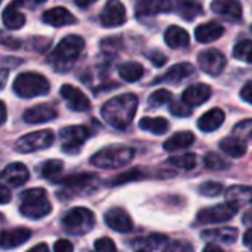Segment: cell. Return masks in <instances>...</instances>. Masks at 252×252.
<instances>
[{
	"instance_id": "1",
	"label": "cell",
	"mask_w": 252,
	"mask_h": 252,
	"mask_svg": "<svg viewBox=\"0 0 252 252\" xmlns=\"http://www.w3.org/2000/svg\"><path fill=\"white\" fill-rule=\"evenodd\" d=\"M137 105H139L137 96L133 93H126L109 99L102 106L100 114L102 118L114 128L126 130L131 124L137 112Z\"/></svg>"
},
{
	"instance_id": "2",
	"label": "cell",
	"mask_w": 252,
	"mask_h": 252,
	"mask_svg": "<svg viewBox=\"0 0 252 252\" xmlns=\"http://www.w3.org/2000/svg\"><path fill=\"white\" fill-rule=\"evenodd\" d=\"M84 40L80 35H66L63 37L59 44L55 47V50L50 53L49 56V63L58 71V72H65L68 71L75 61L78 59V56L81 55L83 49H84Z\"/></svg>"
},
{
	"instance_id": "3",
	"label": "cell",
	"mask_w": 252,
	"mask_h": 252,
	"mask_svg": "<svg viewBox=\"0 0 252 252\" xmlns=\"http://www.w3.org/2000/svg\"><path fill=\"white\" fill-rule=\"evenodd\" d=\"M19 211L24 217L30 220H40L50 214L52 205L47 193L41 188H31L21 193Z\"/></svg>"
},
{
	"instance_id": "4",
	"label": "cell",
	"mask_w": 252,
	"mask_h": 252,
	"mask_svg": "<svg viewBox=\"0 0 252 252\" xmlns=\"http://www.w3.org/2000/svg\"><path fill=\"white\" fill-rule=\"evenodd\" d=\"M134 158V149L128 146H108L90 158V162L99 168L114 170L130 164Z\"/></svg>"
},
{
	"instance_id": "5",
	"label": "cell",
	"mask_w": 252,
	"mask_h": 252,
	"mask_svg": "<svg viewBox=\"0 0 252 252\" xmlns=\"http://www.w3.org/2000/svg\"><path fill=\"white\" fill-rule=\"evenodd\" d=\"M50 90L49 80L37 72H22L13 81V92L19 97H37L44 96Z\"/></svg>"
},
{
	"instance_id": "6",
	"label": "cell",
	"mask_w": 252,
	"mask_h": 252,
	"mask_svg": "<svg viewBox=\"0 0 252 252\" xmlns=\"http://www.w3.org/2000/svg\"><path fill=\"white\" fill-rule=\"evenodd\" d=\"M94 223H96L94 214L89 208H83V207H75L69 210L62 219L63 229L68 233L77 236L89 233L94 227Z\"/></svg>"
},
{
	"instance_id": "7",
	"label": "cell",
	"mask_w": 252,
	"mask_h": 252,
	"mask_svg": "<svg viewBox=\"0 0 252 252\" xmlns=\"http://www.w3.org/2000/svg\"><path fill=\"white\" fill-rule=\"evenodd\" d=\"M63 186L69 195H89L94 192L99 186V179L96 174L86 173V174H75V176H68L62 180H56Z\"/></svg>"
},
{
	"instance_id": "8",
	"label": "cell",
	"mask_w": 252,
	"mask_h": 252,
	"mask_svg": "<svg viewBox=\"0 0 252 252\" xmlns=\"http://www.w3.org/2000/svg\"><path fill=\"white\" fill-rule=\"evenodd\" d=\"M53 140H55V134L52 130L34 131V133L25 134L21 139H18V142L15 143V151H18L21 154H30L34 151H41V149L52 146Z\"/></svg>"
},
{
	"instance_id": "9",
	"label": "cell",
	"mask_w": 252,
	"mask_h": 252,
	"mask_svg": "<svg viewBox=\"0 0 252 252\" xmlns=\"http://www.w3.org/2000/svg\"><path fill=\"white\" fill-rule=\"evenodd\" d=\"M90 136L92 130L84 126L65 127L59 134V139L62 142V151L66 154H77Z\"/></svg>"
},
{
	"instance_id": "10",
	"label": "cell",
	"mask_w": 252,
	"mask_h": 252,
	"mask_svg": "<svg viewBox=\"0 0 252 252\" xmlns=\"http://www.w3.org/2000/svg\"><path fill=\"white\" fill-rule=\"evenodd\" d=\"M238 213V208L224 202L216 207L204 208L198 213L196 221L199 224H217V223H224L233 219Z\"/></svg>"
},
{
	"instance_id": "11",
	"label": "cell",
	"mask_w": 252,
	"mask_h": 252,
	"mask_svg": "<svg viewBox=\"0 0 252 252\" xmlns=\"http://www.w3.org/2000/svg\"><path fill=\"white\" fill-rule=\"evenodd\" d=\"M198 63L205 74L216 77L223 72V69L227 65V61L226 56L217 49H207L198 55Z\"/></svg>"
},
{
	"instance_id": "12",
	"label": "cell",
	"mask_w": 252,
	"mask_h": 252,
	"mask_svg": "<svg viewBox=\"0 0 252 252\" xmlns=\"http://www.w3.org/2000/svg\"><path fill=\"white\" fill-rule=\"evenodd\" d=\"M126 19H127L126 7L121 1H117V0L108 1L100 13V22L106 28H114V27L123 25L126 22Z\"/></svg>"
},
{
	"instance_id": "13",
	"label": "cell",
	"mask_w": 252,
	"mask_h": 252,
	"mask_svg": "<svg viewBox=\"0 0 252 252\" xmlns=\"http://www.w3.org/2000/svg\"><path fill=\"white\" fill-rule=\"evenodd\" d=\"M61 96L68 102V106L75 112H83L90 109V100L89 97L77 87L71 84H63L61 87Z\"/></svg>"
},
{
	"instance_id": "14",
	"label": "cell",
	"mask_w": 252,
	"mask_h": 252,
	"mask_svg": "<svg viewBox=\"0 0 252 252\" xmlns=\"http://www.w3.org/2000/svg\"><path fill=\"white\" fill-rule=\"evenodd\" d=\"M30 173L27 170V167L22 162H13L9 164L1 173H0V182L6 183L7 186L12 188H19L24 183L28 182Z\"/></svg>"
},
{
	"instance_id": "15",
	"label": "cell",
	"mask_w": 252,
	"mask_h": 252,
	"mask_svg": "<svg viewBox=\"0 0 252 252\" xmlns=\"http://www.w3.org/2000/svg\"><path fill=\"white\" fill-rule=\"evenodd\" d=\"M105 223L115 232L128 233L133 230V220L123 208H111L105 214Z\"/></svg>"
},
{
	"instance_id": "16",
	"label": "cell",
	"mask_w": 252,
	"mask_h": 252,
	"mask_svg": "<svg viewBox=\"0 0 252 252\" xmlns=\"http://www.w3.org/2000/svg\"><path fill=\"white\" fill-rule=\"evenodd\" d=\"M211 96V87L207 86V84H202V83H198V84H192L189 86L183 94H182V102L185 105H188L189 108L190 106H199L202 103H205Z\"/></svg>"
},
{
	"instance_id": "17",
	"label": "cell",
	"mask_w": 252,
	"mask_h": 252,
	"mask_svg": "<svg viewBox=\"0 0 252 252\" xmlns=\"http://www.w3.org/2000/svg\"><path fill=\"white\" fill-rule=\"evenodd\" d=\"M58 117V111L46 103L41 105H35L30 109H27L24 112V121L28 124H41V123H47L52 121Z\"/></svg>"
},
{
	"instance_id": "18",
	"label": "cell",
	"mask_w": 252,
	"mask_h": 252,
	"mask_svg": "<svg viewBox=\"0 0 252 252\" xmlns=\"http://www.w3.org/2000/svg\"><path fill=\"white\" fill-rule=\"evenodd\" d=\"M193 72H195L193 65H190L188 62L176 63L164 75H161L159 78L154 80V84H157V83H173V84H179L180 81L189 78Z\"/></svg>"
},
{
	"instance_id": "19",
	"label": "cell",
	"mask_w": 252,
	"mask_h": 252,
	"mask_svg": "<svg viewBox=\"0 0 252 252\" xmlns=\"http://www.w3.org/2000/svg\"><path fill=\"white\" fill-rule=\"evenodd\" d=\"M31 236V230L25 227H18V229H9V230H1L0 232V248L3 250H10L22 245L27 242Z\"/></svg>"
},
{
	"instance_id": "20",
	"label": "cell",
	"mask_w": 252,
	"mask_h": 252,
	"mask_svg": "<svg viewBox=\"0 0 252 252\" xmlns=\"http://www.w3.org/2000/svg\"><path fill=\"white\" fill-rule=\"evenodd\" d=\"M41 19L52 27H65L77 22V18L65 7H52L43 13Z\"/></svg>"
},
{
	"instance_id": "21",
	"label": "cell",
	"mask_w": 252,
	"mask_h": 252,
	"mask_svg": "<svg viewBox=\"0 0 252 252\" xmlns=\"http://www.w3.org/2000/svg\"><path fill=\"white\" fill-rule=\"evenodd\" d=\"M226 201L227 204L236 207L252 205V186H232L226 190Z\"/></svg>"
},
{
	"instance_id": "22",
	"label": "cell",
	"mask_w": 252,
	"mask_h": 252,
	"mask_svg": "<svg viewBox=\"0 0 252 252\" xmlns=\"http://www.w3.org/2000/svg\"><path fill=\"white\" fill-rule=\"evenodd\" d=\"M224 32V27L216 21H210L207 24H201L195 30V38L199 43H211L220 38Z\"/></svg>"
},
{
	"instance_id": "23",
	"label": "cell",
	"mask_w": 252,
	"mask_h": 252,
	"mask_svg": "<svg viewBox=\"0 0 252 252\" xmlns=\"http://www.w3.org/2000/svg\"><path fill=\"white\" fill-rule=\"evenodd\" d=\"M224 118L226 115L220 108H213L198 120V128L205 133L216 131L219 127H221V124L224 123Z\"/></svg>"
},
{
	"instance_id": "24",
	"label": "cell",
	"mask_w": 252,
	"mask_h": 252,
	"mask_svg": "<svg viewBox=\"0 0 252 252\" xmlns=\"http://www.w3.org/2000/svg\"><path fill=\"white\" fill-rule=\"evenodd\" d=\"M164 40L165 43L171 47V49H180V47H186L190 43V37L188 34L186 30H183L179 25H171L167 28L165 34H164Z\"/></svg>"
},
{
	"instance_id": "25",
	"label": "cell",
	"mask_w": 252,
	"mask_h": 252,
	"mask_svg": "<svg viewBox=\"0 0 252 252\" xmlns=\"http://www.w3.org/2000/svg\"><path fill=\"white\" fill-rule=\"evenodd\" d=\"M18 4L19 3H10L3 10L1 19L4 27L9 30H19L25 24V15L21 10H18Z\"/></svg>"
},
{
	"instance_id": "26",
	"label": "cell",
	"mask_w": 252,
	"mask_h": 252,
	"mask_svg": "<svg viewBox=\"0 0 252 252\" xmlns=\"http://www.w3.org/2000/svg\"><path fill=\"white\" fill-rule=\"evenodd\" d=\"M239 236L238 229L235 227H219L202 232V238L207 241H217L221 244H235Z\"/></svg>"
},
{
	"instance_id": "27",
	"label": "cell",
	"mask_w": 252,
	"mask_h": 252,
	"mask_svg": "<svg viewBox=\"0 0 252 252\" xmlns=\"http://www.w3.org/2000/svg\"><path fill=\"white\" fill-rule=\"evenodd\" d=\"M195 142V134L192 131H179L165 140L164 149L167 152H176L183 148H189Z\"/></svg>"
},
{
	"instance_id": "28",
	"label": "cell",
	"mask_w": 252,
	"mask_h": 252,
	"mask_svg": "<svg viewBox=\"0 0 252 252\" xmlns=\"http://www.w3.org/2000/svg\"><path fill=\"white\" fill-rule=\"evenodd\" d=\"M211 9L216 13L229 16V18H241L242 16V6L239 1L235 0H216L211 3Z\"/></svg>"
},
{
	"instance_id": "29",
	"label": "cell",
	"mask_w": 252,
	"mask_h": 252,
	"mask_svg": "<svg viewBox=\"0 0 252 252\" xmlns=\"http://www.w3.org/2000/svg\"><path fill=\"white\" fill-rule=\"evenodd\" d=\"M220 149L232 158H241L247 154L248 146L244 140L232 136V137H224L220 142Z\"/></svg>"
},
{
	"instance_id": "30",
	"label": "cell",
	"mask_w": 252,
	"mask_h": 252,
	"mask_svg": "<svg viewBox=\"0 0 252 252\" xmlns=\"http://www.w3.org/2000/svg\"><path fill=\"white\" fill-rule=\"evenodd\" d=\"M139 127L142 130H146L149 133H154L157 136H161V134H165L170 128V123L162 118V117H145L140 120L139 123Z\"/></svg>"
},
{
	"instance_id": "31",
	"label": "cell",
	"mask_w": 252,
	"mask_h": 252,
	"mask_svg": "<svg viewBox=\"0 0 252 252\" xmlns=\"http://www.w3.org/2000/svg\"><path fill=\"white\" fill-rule=\"evenodd\" d=\"M173 6L174 4L170 1H140L136 4V12H137V16L154 15L159 12H167L173 9Z\"/></svg>"
},
{
	"instance_id": "32",
	"label": "cell",
	"mask_w": 252,
	"mask_h": 252,
	"mask_svg": "<svg viewBox=\"0 0 252 252\" xmlns=\"http://www.w3.org/2000/svg\"><path fill=\"white\" fill-rule=\"evenodd\" d=\"M145 74V68L139 62H126L120 66V77L124 81L134 83L139 81Z\"/></svg>"
},
{
	"instance_id": "33",
	"label": "cell",
	"mask_w": 252,
	"mask_h": 252,
	"mask_svg": "<svg viewBox=\"0 0 252 252\" xmlns=\"http://www.w3.org/2000/svg\"><path fill=\"white\" fill-rule=\"evenodd\" d=\"M168 239L164 235H151L148 239L142 241L136 248V252H155L167 245Z\"/></svg>"
},
{
	"instance_id": "34",
	"label": "cell",
	"mask_w": 252,
	"mask_h": 252,
	"mask_svg": "<svg viewBox=\"0 0 252 252\" xmlns=\"http://www.w3.org/2000/svg\"><path fill=\"white\" fill-rule=\"evenodd\" d=\"M167 164L180 170H193L196 167V155L195 154H185V155H177L171 157L167 159Z\"/></svg>"
},
{
	"instance_id": "35",
	"label": "cell",
	"mask_w": 252,
	"mask_h": 252,
	"mask_svg": "<svg viewBox=\"0 0 252 252\" xmlns=\"http://www.w3.org/2000/svg\"><path fill=\"white\" fill-rule=\"evenodd\" d=\"M180 16H183L188 21L195 19L196 16L202 15V6L196 1H180L176 4Z\"/></svg>"
},
{
	"instance_id": "36",
	"label": "cell",
	"mask_w": 252,
	"mask_h": 252,
	"mask_svg": "<svg viewBox=\"0 0 252 252\" xmlns=\"http://www.w3.org/2000/svg\"><path fill=\"white\" fill-rule=\"evenodd\" d=\"M62 171H63V162L59 159H49L43 162L41 165V176L53 182H55V177H58Z\"/></svg>"
},
{
	"instance_id": "37",
	"label": "cell",
	"mask_w": 252,
	"mask_h": 252,
	"mask_svg": "<svg viewBox=\"0 0 252 252\" xmlns=\"http://www.w3.org/2000/svg\"><path fill=\"white\" fill-rule=\"evenodd\" d=\"M233 56L239 61L252 63V40H242L233 49Z\"/></svg>"
},
{
	"instance_id": "38",
	"label": "cell",
	"mask_w": 252,
	"mask_h": 252,
	"mask_svg": "<svg viewBox=\"0 0 252 252\" xmlns=\"http://www.w3.org/2000/svg\"><path fill=\"white\" fill-rule=\"evenodd\" d=\"M233 134H235V137L244 140L245 143H248V142L252 143V118L238 123L233 128Z\"/></svg>"
},
{
	"instance_id": "39",
	"label": "cell",
	"mask_w": 252,
	"mask_h": 252,
	"mask_svg": "<svg viewBox=\"0 0 252 252\" xmlns=\"http://www.w3.org/2000/svg\"><path fill=\"white\" fill-rule=\"evenodd\" d=\"M171 99H173V94H171L168 90H165V89H159V90L154 92V93L149 96L148 103H149V106H151V108H158V106H162V105H165V103L171 102Z\"/></svg>"
},
{
	"instance_id": "40",
	"label": "cell",
	"mask_w": 252,
	"mask_h": 252,
	"mask_svg": "<svg viewBox=\"0 0 252 252\" xmlns=\"http://www.w3.org/2000/svg\"><path fill=\"white\" fill-rule=\"evenodd\" d=\"M204 162H205V167L210 170H226V168H229V162L214 152L207 154L204 158Z\"/></svg>"
},
{
	"instance_id": "41",
	"label": "cell",
	"mask_w": 252,
	"mask_h": 252,
	"mask_svg": "<svg viewBox=\"0 0 252 252\" xmlns=\"http://www.w3.org/2000/svg\"><path fill=\"white\" fill-rule=\"evenodd\" d=\"M198 192L202 196L214 198V196H219L223 192V185L221 183H217V182H205V183H202L199 186Z\"/></svg>"
},
{
	"instance_id": "42",
	"label": "cell",
	"mask_w": 252,
	"mask_h": 252,
	"mask_svg": "<svg viewBox=\"0 0 252 252\" xmlns=\"http://www.w3.org/2000/svg\"><path fill=\"white\" fill-rule=\"evenodd\" d=\"M162 252H193V248L189 242L186 241H176V242H171L168 244Z\"/></svg>"
},
{
	"instance_id": "43",
	"label": "cell",
	"mask_w": 252,
	"mask_h": 252,
	"mask_svg": "<svg viewBox=\"0 0 252 252\" xmlns=\"http://www.w3.org/2000/svg\"><path fill=\"white\" fill-rule=\"evenodd\" d=\"M94 252H117V248L112 239L100 238L94 242Z\"/></svg>"
},
{
	"instance_id": "44",
	"label": "cell",
	"mask_w": 252,
	"mask_h": 252,
	"mask_svg": "<svg viewBox=\"0 0 252 252\" xmlns=\"http://www.w3.org/2000/svg\"><path fill=\"white\" fill-rule=\"evenodd\" d=\"M170 112L176 117H189L192 115V109L183 102H173L170 105Z\"/></svg>"
},
{
	"instance_id": "45",
	"label": "cell",
	"mask_w": 252,
	"mask_h": 252,
	"mask_svg": "<svg viewBox=\"0 0 252 252\" xmlns=\"http://www.w3.org/2000/svg\"><path fill=\"white\" fill-rule=\"evenodd\" d=\"M0 44H3V46H6L9 49H19L22 41L18 40V38H13L12 35H7L3 31H0Z\"/></svg>"
},
{
	"instance_id": "46",
	"label": "cell",
	"mask_w": 252,
	"mask_h": 252,
	"mask_svg": "<svg viewBox=\"0 0 252 252\" xmlns=\"http://www.w3.org/2000/svg\"><path fill=\"white\" fill-rule=\"evenodd\" d=\"M55 252H74V247L69 241L66 239H59L56 244H55V248H53Z\"/></svg>"
},
{
	"instance_id": "47",
	"label": "cell",
	"mask_w": 252,
	"mask_h": 252,
	"mask_svg": "<svg viewBox=\"0 0 252 252\" xmlns=\"http://www.w3.org/2000/svg\"><path fill=\"white\" fill-rule=\"evenodd\" d=\"M142 174L137 171V170H133V171H128V173H126V174H121L115 182H114V185H121V183H126V182H128V180H134V179H139Z\"/></svg>"
},
{
	"instance_id": "48",
	"label": "cell",
	"mask_w": 252,
	"mask_h": 252,
	"mask_svg": "<svg viewBox=\"0 0 252 252\" xmlns=\"http://www.w3.org/2000/svg\"><path fill=\"white\" fill-rule=\"evenodd\" d=\"M241 97H242L245 102H248V103H251L252 105V81H248V83L242 87V90H241Z\"/></svg>"
},
{
	"instance_id": "49",
	"label": "cell",
	"mask_w": 252,
	"mask_h": 252,
	"mask_svg": "<svg viewBox=\"0 0 252 252\" xmlns=\"http://www.w3.org/2000/svg\"><path fill=\"white\" fill-rule=\"evenodd\" d=\"M151 61H152V63L155 66H162L167 62V56L162 55V53H159V52H155V53L151 55Z\"/></svg>"
},
{
	"instance_id": "50",
	"label": "cell",
	"mask_w": 252,
	"mask_h": 252,
	"mask_svg": "<svg viewBox=\"0 0 252 252\" xmlns=\"http://www.w3.org/2000/svg\"><path fill=\"white\" fill-rule=\"evenodd\" d=\"M12 195L9 192V189H6L3 185H0V204H7L10 201Z\"/></svg>"
},
{
	"instance_id": "51",
	"label": "cell",
	"mask_w": 252,
	"mask_h": 252,
	"mask_svg": "<svg viewBox=\"0 0 252 252\" xmlns=\"http://www.w3.org/2000/svg\"><path fill=\"white\" fill-rule=\"evenodd\" d=\"M244 244L247 248H250L252 251V229H248L244 235Z\"/></svg>"
},
{
	"instance_id": "52",
	"label": "cell",
	"mask_w": 252,
	"mask_h": 252,
	"mask_svg": "<svg viewBox=\"0 0 252 252\" xmlns=\"http://www.w3.org/2000/svg\"><path fill=\"white\" fill-rule=\"evenodd\" d=\"M6 118H7V111H6V105H4V102H1V100H0V127H1L3 124H4Z\"/></svg>"
},
{
	"instance_id": "53",
	"label": "cell",
	"mask_w": 252,
	"mask_h": 252,
	"mask_svg": "<svg viewBox=\"0 0 252 252\" xmlns=\"http://www.w3.org/2000/svg\"><path fill=\"white\" fill-rule=\"evenodd\" d=\"M7 77H9V71L7 69H0V90L4 87V84L7 81Z\"/></svg>"
},
{
	"instance_id": "54",
	"label": "cell",
	"mask_w": 252,
	"mask_h": 252,
	"mask_svg": "<svg viewBox=\"0 0 252 252\" xmlns=\"http://www.w3.org/2000/svg\"><path fill=\"white\" fill-rule=\"evenodd\" d=\"M27 252H49V248H47L46 244H38V245H35L34 248H31L30 251Z\"/></svg>"
},
{
	"instance_id": "55",
	"label": "cell",
	"mask_w": 252,
	"mask_h": 252,
	"mask_svg": "<svg viewBox=\"0 0 252 252\" xmlns=\"http://www.w3.org/2000/svg\"><path fill=\"white\" fill-rule=\"evenodd\" d=\"M202 252H224L220 247H217V245H214V244H210V245H207L205 247V250Z\"/></svg>"
},
{
	"instance_id": "56",
	"label": "cell",
	"mask_w": 252,
	"mask_h": 252,
	"mask_svg": "<svg viewBox=\"0 0 252 252\" xmlns=\"http://www.w3.org/2000/svg\"><path fill=\"white\" fill-rule=\"evenodd\" d=\"M92 3H93V1H75V4L80 6V7H83V6L86 7V6H89V4H92Z\"/></svg>"
},
{
	"instance_id": "57",
	"label": "cell",
	"mask_w": 252,
	"mask_h": 252,
	"mask_svg": "<svg viewBox=\"0 0 252 252\" xmlns=\"http://www.w3.org/2000/svg\"><path fill=\"white\" fill-rule=\"evenodd\" d=\"M0 221H3V216L0 214Z\"/></svg>"
}]
</instances>
